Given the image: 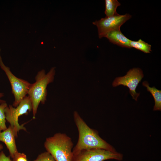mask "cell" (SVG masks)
Instances as JSON below:
<instances>
[{"label":"cell","instance_id":"6da1fadb","mask_svg":"<svg viewBox=\"0 0 161 161\" xmlns=\"http://www.w3.org/2000/svg\"><path fill=\"white\" fill-rule=\"evenodd\" d=\"M73 117L79 136L77 143L72 150L73 155L82 150L92 149L116 151L112 146L100 137L97 131L88 126L77 112H74Z\"/></svg>","mask_w":161,"mask_h":161},{"label":"cell","instance_id":"7a4b0ae2","mask_svg":"<svg viewBox=\"0 0 161 161\" xmlns=\"http://www.w3.org/2000/svg\"><path fill=\"white\" fill-rule=\"evenodd\" d=\"M55 69L52 67L47 74L44 70L39 71L35 77V82L31 84L27 94L32 105L33 118L35 119L40 103L44 104L47 100V85L53 82Z\"/></svg>","mask_w":161,"mask_h":161},{"label":"cell","instance_id":"3957f363","mask_svg":"<svg viewBox=\"0 0 161 161\" xmlns=\"http://www.w3.org/2000/svg\"><path fill=\"white\" fill-rule=\"evenodd\" d=\"M73 145L71 138L61 133L47 138L44 143L47 151L55 161H72Z\"/></svg>","mask_w":161,"mask_h":161},{"label":"cell","instance_id":"277c9868","mask_svg":"<svg viewBox=\"0 0 161 161\" xmlns=\"http://www.w3.org/2000/svg\"><path fill=\"white\" fill-rule=\"evenodd\" d=\"M0 52V66L4 72L10 83L15 98L13 106L16 107L27 96L31 84L27 80L17 78L13 74L9 68L4 64Z\"/></svg>","mask_w":161,"mask_h":161},{"label":"cell","instance_id":"5b68a950","mask_svg":"<svg viewBox=\"0 0 161 161\" xmlns=\"http://www.w3.org/2000/svg\"><path fill=\"white\" fill-rule=\"evenodd\" d=\"M32 111L31 101L29 97L26 96L17 107H15L11 105L7 106L5 109L6 119L17 132L21 130L26 131L24 124L20 125L18 123V117L24 114L27 115Z\"/></svg>","mask_w":161,"mask_h":161},{"label":"cell","instance_id":"8992f818","mask_svg":"<svg viewBox=\"0 0 161 161\" xmlns=\"http://www.w3.org/2000/svg\"><path fill=\"white\" fill-rule=\"evenodd\" d=\"M123 155L116 151L102 149L83 150L73 155L72 161H104L110 159L121 160Z\"/></svg>","mask_w":161,"mask_h":161},{"label":"cell","instance_id":"52a82bcc","mask_svg":"<svg viewBox=\"0 0 161 161\" xmlns=\"http://www.w3.org/2000/svg\"><path fill=\"white\" fill-rule=\"evenodd\" d=\"M131 16L129 14L124 15L118 14L112 16L102 18L92 23L98 29V36L100 38L105 37L109 32L120 30L121 26L130 19Z\"/></svg>","mask_w":161,"mask_h":161},{"label":"cell","instance_id":"ba28073f","mask_svg":"<svg viewBox=\"0 0 161 161\" xmlns=\"http://www.w3.org/2000/svg\"><path fill=\"white\" fill-rule=\"evenodd\" d=\"M143 77L141 69L134 68L130 69L124 76L116 78L113 82L112 86L114 87L120 85L127 86L129 89L133 99L137 101L140 93H137L136 89Z\"/></svg>","mask_w":161,"mask_h":161},{"label":"cell","instance_id":"9c48e42d","mask_svg":"<svg viewBox=\"0 0 161 161\" xmlns=\"http://www.w3.org/2000/svg\"><path fill=\"white\" fill-rule=\"evenodd\" d=\"M17 134L14 128L10 125L3 131H0V141L5 144L12 158L18 152L15 140V137H17Z\"/></svg>","mask_w":161,"mask_h":161},{"label":"cell","instance_id":"30bf717a","mask_svg":"<svg viewBox=\"0 0 161 161\" xmlns=\"http://www.w3.org/2000/svg\"><path fill=\"white\" fill-rule=\"evenodd\" d=\"M105 37L113 44L122 47L131 48L129 45L130 40L124 35L120 30L109 32L107 34Z\"/></svg>","mask_w":161,"mask_h":161},{"label":"cell","instance_id":"8fae6325","mask_svg":"<svg viewBox=\"0 0 161 161\" xmlns=\"http://www.w3.org/2000/svg\"><path fill=\"white\" fill-rule=\"evenodd\" d=\"M143 85L146 87L148 91L150 92L154 97L155 105L153 110L154 111L161 110V91L157 89L155 87H152L149 86V84L147 81L143 83Z\"/></svg>","mask_w":161,"mask_h":161},{"label":"cell","instance_id":"7c38bea8","mask_svg":"<svg viewBox=\"0 0 161 161\" xmlns=\"http://www.w3.org/2000/svg\"><path fill=\"white\" fill-rule=\"evenodd\" d=\"M105 13L107 17L118 14L117 11V7L120 5V3L117 0H106Z\"/></svg>","mask_w":161,"mask_h":161},{"label":"cell","instance_id":"4fadbf2b","mask_svg":"<svg viewBox=\"0 0 161 161\" xmlns=\"http://www.w3.org/2000/svg\"><path fill=\"white\" fill-rule=\"evenodd\" d=\"M129 45L131 48H135L145 53H150L151 51V45L141 39L136 41L130 40Z\"/></svg>","mask_w":161,"mask_h":161},{"label":"cell","instance_id":"5bb4252c","mask_svg":"<svg viewBox=\"0 0 161 161\" xmlns=\"http://www.w3.org/2000/svg\"><path fill=\"white\" fill-rule=\"evenodd\" d=\"M7 106L6 102L0 104V131H3L7 128L6 125L5 109Z\"/></svg>","mask_w":161,"mask_h":161},{"label":"cell","instance_id":"9a60e30c","mask_svg":"<svg viewBox=\"0 0 161 161\" xmlns=\"http://www.w3.org/2000/svg\"><path fill=\"white\" fill-rule=\"evenodd\" d=\"M32 161H55L52 156L48 152L39 154L36 159Z\"/></svg>","mask_w":161,"mask_h":161},{"label":"cell","instance_id":"2e32d148","mask_svg":"<svg viewBox=\"0 0 161 161\" xmlns=\"http://www.w3.org/2000/svg\"><path fill=\"white\" fill-rule=\"evenodd\" d=\"M13 159V161H28L25 154L18 152L14 155Z\"/></svg>","mask_w":161,"mask_h":161},{"label":"cell","instance_id":"e0dca14e","mask_svg":"<svg viewBox=\"0 0 161 161\" xmlns=\"http://www.w3.org/2000/svg\"><path fill=\"white\" fill-rule=\"evenodd\" d=\"M0 161H13L11 160L10 156L6 155L3 151L0 153Z\"/></svg>","mask_w":161,"mask_h":161},{"label":"cell","instance_id":"ac0fdd59","mask_svg":"<svg viewBox=\"0 0 161 161\" xmlns=\"http://www.w3.org/2000/svg\"><path fill=\"white\" fill-rule=\"evenodd\" d=\"M4 96V94L3 93L0 92V104L6 102L5 101L1 100V98Z\"/></svg>","mask_w":161,"mask_h":161},{"label":"cell","instance_id":"d6986e66","mask_svg":"<svg viewBox=\"0 0 161 161\" xmlns=\"http://www.w3.org/2000/svg\"><path fill=\"white\" fill-rule=\"evenodd\" d=\"M3 148V146L2 145L0 144V151Z\"/></svg>","mask_w":161,"mask_h":161}]
</instances>
